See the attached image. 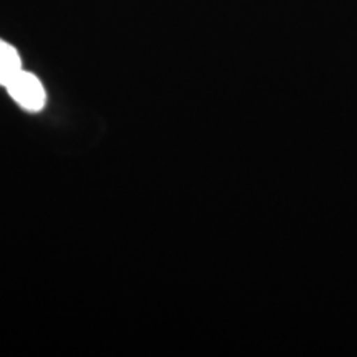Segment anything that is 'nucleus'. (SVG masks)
<instances>
[{
    "instance_id": "nucleus-1",
    "label": "nucleus",
    "mask_w": 357,
    "mask_h": 357,
    "mask_svg": "<svg viewBox=\"0 0 357 357\" xmlns=\"http://www.w3.org/2000/svg\"><path fill=\"white\" fill-rule=\"evenodd\" d=\"M10 96L29 111H40L45 106V89L40 79L32 73L20 71L10 83L7 84Z\"/></svg>"
},
{
    "instance_id": "nucleus-2",
    "label": "nucleus",
    "mask_w": 357,
    "mask_h": 357,
    "mask_svg": "<svg viewBox=\"0 0 357 357\" xmlns=\"http://www.w3.org/2000/svg\"><path fill=\"white\" fill-rule=\"evenodd\" d=\"M20 71L19 53L10 45L0 40V84L7 86Z\"/></svg>"
}]
</instances>
